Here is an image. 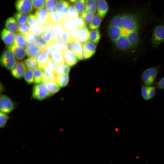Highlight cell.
Masks as SVG:
<instances>
[{"instance_id": "1", "label": "cell", "mask_w": 164, "mask_h": 164, "mask_svg": "<svg viewBox=\"0 0 164 164\" xmlns=\"http://www.w3.org/2000/svg\"><path fill=\"white\" fill-rule=\"evenodd\" d=\"M51 95L43 83L36 84L34 85L32 93V96L33 99L42 101Z\"/></svg>"}, {"instance_id": "2", "label": "cell", "mask_w": 164, "mask_h": 164, "mask_svg": "<svg viewBox=\"0 0 164 164\" xmlns=\"http://www.w3.org/2000/svg\"><path fill=\"white\" fill-rule=\"evenodd\" d=\"M158 73L157 67H152L145 70L142 72L141 76V80L146 86H151L154 82Z\"/></svg>"}, {"instance_id": "3", "label": "cell", "mask_w": 164, "mask_h": 164, "mask_svg": "<svg viewBox=\"0 0 164 164\" xmlns=\"http://www.w3.org/2000/svg\"><path fill=\"white\" fill-rule=\"evenodd\" d=\"M151 41L152 45L155 47H158L164 42V25H158L154 28Z\"/></svg>"}, {"instance_id": "4", "label": "cell", "mask_w": 164, "mask_h": 164, "mask_svg": "<svg viewBox=\"0 0 164 164\" xmlns=\"http://www.w3.org/2000/svg\"><path fill=\"white\" fill-rule=\"evenodd\" d=\"M16 105L8 96L2 94L0 98V110L1 112L9 114L16 108Z\"/></svg>"}, {"instance_id": "5", "label": "cell", "mask_w": 164, "mask_h": 164, "mask_svg": "<svg viewBox=\"0 0 164 164\" xmlns=\"http://www.w3.org/2000/svg\"><path fill=\"white\" fill-rule=\"evenodd\" d=\"M0 63L3 67L8 70H11L15 65L16 61L15 56L9 50H6L2 53Z\"/></svg>"}, {"instance_id": "6", "label": "cell", "mask_w": 164, "mask_h": 164, "mask_svg": "<svg viewBox=\"0 0 164 164\" xmlns=\"http://www.w3.org/2000/svg\"><path fill=\"white\" fill-rule=\"evenodd\" d=\"M83 46L84 59L90 58L96 52L97 45L90 41L83 43Z\"/></svg>"}, {"instance_id": "7", "label": "cell", "mask_w": 164, "mask_h": 164, "mask_svg": "<svg viewBox=\"0 0 164 164\" xmlns=\"http://www.w3.org/2000/svg\"><path fill=\"white\" fill-rule=\"evenodd\" d=\"M26 66L24 63L17 61L11 69V73L13 77L16 78H20L23 76L26 70Z\"/></svg>"}, {"instance_id": "8", "label": "cell", "mask_w": 164, "mask_h": 164, "mask_svg": "<svg viewBox=\"0 0 164 164\" xmlns=\"http://www.w3.org/2000/svg\"><path fill=\"white\" fill-rule=\"evenodd\" d=\"M30 0H17L15 2L16 9L26 13L31 12L33 10Z\"/></svg>"}, {"instance_id": "9", "label": "cell", "mask_w": 164, "mask_h": 164, "mask_svg": "<svg viewBox=\"0 0 164 164\" xmlns=\"http://www.w3.org/2000/svg\"><path fill=\"white\" fill-rule=\"evenodd\" d=\"M70 6L69 3L66 0H62L57 2L55 9L62 19L67 16Z\"/></svg>"}, {"instance_id": "10", "label": "cell", "mask_w": 164, "mask_h": 164, "mask_svg": "<svg viewBox=\"0 0 164 164\" xmlns=\"http://www.w3.org/2000/svg\"><path fill=\"white\" fill-rule=\"evenodd\" d=\"M7 47L17 60H22L25 57L26 53L25 49L24 47L17 46L14 43L8 46Z\"/></svg>"}, {"instance_id": "11", "label": "cell", "mask_w": 164, "mask_h": 164, "mask_svg": "<svg viewBox=\"0 0 164 164\" xmlns=\"http://www.w3.org/2000/svg\"><path fill=\"white\" fill-rule=\"evenodd\" d=\"M141 92L142 96L145 101L149 100L154 97L156 94L155 87L151 86H142L141 87Z\"/></svg>"}, {"instance_id": "12", "label": "cell", "mask_w": 164, "mask_h": 164, "mask_svg": "<svg viewBox=\"0 0 164 164\" xmlns=\"http://www.w3.org/2000/svg\"><path fill=\"white\" fill-rule=\"evenodd\" d=\"M69 44L70 49L75 54L78 59H84L82 43L79 41H73Z\"/></svg>"}, {"instance_id": "13", "label": "cell", "mask_w": 164, "mask_h": 164, "mask_svg": "<svg viewBox=\"0 0 164 164\" xmlns=\"http://www.w3.org/2000/svg\"><path fill=\"white\" fill-rule=\"evenodd\" d=\"M25 50L28 56L36 58L41 52L40 47L33 42L28 43L26 46Z\"/></svg>"}, {"instance_id": "14", "label": "cell", "mask_w": 164, "mask_h": 164, "mask_svg": "<svg viewBox=\"0 0 164 164\" xmlns=\"http://www.w3.org/2000/svg\"><path fill=\"white\" fill-rule=\"evenodd\" d=\"M1 37L3 42L7 46L11 45L14 43L15 35L8 29H3L1 32Z\"/></svg>"}, {"instance_id": "15", "label": "cell", "mask_w": 164, "mask_h": 164, "mask_svg": "<svg viewBox=\"0 0 164 164\" xmlns=\"http://www.w3.org/2000/svg\"><path fill=\"white\" fill-rule=\"evenodd\" d=\"M63 53L66 64L70 67H72L77 64L78 59L70 49H68Z\"/></svg>"}, {"instance_id": "16", "label": "cell", "mask_w": 164, "mask_h": 164, "mask_svg": "<svg viewBox=\"0 0 164 164\" xmlns=\"http://www.w3.org/2000/svg\"><path fill=\"white\" fill-rule=\"evenodd\" d=\"M49 12L46 8L45 7L37 9L35 12V15L40 26L47 21Z\"/></svg>"}, {"instance_id": "17", "label": "cell", "mask_w": 164, "mask_h": 164, "mask_svg": "<svg viewBox=\"0 0 164 164\" xmlns=\"http://www.w3.org/2000/svg\"><path fill=\"white\" fill-rule=\"evenodd\" d=\"M109 9L108 5L106 0H100L97 4V14L101 18L103 19Z\"/></svg>"}, {"instance_id": "18", "label": "cell", "mask_w": 164, "mask_h": 164, "mask_svg": "<svg viewBox=\"0 0 164 164\" xmlns=\"http://www.w3.org/2000/svg\"><path fill=\"white\" fill-rule=\"evenodd\" d=\"M108 34L110 39L113 42L121 36V32L120 27L109 25Z\"/></svg>"}, {"instance_id": "19", "label": "cell", "mask_w": 164, "mask_h": 164, "mask_svg": "<svg viewBox=\"0 0 164 164\" xmlns=\"http://www.w3.org/2000/svg\"><path fill=\"white\" fill-rule=\"evenodd\" d=\"M50 58L46 50L41 51L37 56L36 59L38 68L43 69Z\"/></svg>"}, {"instance_id": "20", "label": "cell", "mask_w": 164, "mask_h": 164, "mask_svg": "<svg viewBox=\"0 0 164 164\" xmlns=\"http://www.w3.org/2000/svg\"><path fill=\"white\" fill-rule=\"evenodd\" d=\"M5 26L8 29L14 33H16L19 31V26L15 19L13 17L9 18L6 21Z\"/></svg>"}, {"instance_id": "21", "label": "cell", "mask_w": 164, "mask_h": 164, "mask_svg": "<svg viewBox=\"0 0 164 164\" xmlns=\"http://www.w3.org/2000/svg\"><path fill=\"white\" fill-rule=\"evenodd\" d=\"M70 67L66 64H57L54 73L57 75L68 74L70 70Z\"/></svg>"}, {"instance_id": "22", "label": "cell", "mask_w": 164, "mask_h": 164, "mask_svg": "<svg viewBox=\"0 0 164 164\" xmlns=\"http://www.w3.org/2000/svg\"><path fill=\"white\" fill-rule=\"evenodd\" d=\"M50 58L53 60L57 64H66L63 53L57 50L52 54Z\"/></svg>"}, {"instance_id": "23", "label": "cell", "mask_w": 164, "mask_h": 164, "mask_svg": "<svg viewBox=\"0 0 164 164\" xmlns=\"http://www.w3.org/2000/svg\"><path fill=\"white\" fill-rule=\"evenodd\" d=\"M102 19L97 14L94 15L88 24V27L91 30L98 29L101 24Z\"/></svg>"}, {"instance_id": "24", "label": "cell", "mask_w": 164, "mask_h": 164, "mask_svg": "<svg viewBox=\"0 0 164 164\" xmlns=\"http://www.w3.org/2000/svg\"><path fill=\"white\" fill-rule=\"evenodd\" d=\"M47 21L53 25L61 22L62 18L56 11H53L49 12Z\"/></svg>"}, {"instance_id": "25", "label": "cell", "mask_w": 164, "mask_h": 164, "mask_svg": "<svg viewBox=\"0 0 164 164\" xmlns=\"http://www.w3.org/2000/svg\"><path fill=\"white\" fill-rule=\"evenodd\" d=\"M44 83L51 95L56 93L60 89V87L56 82L49 81Z\"/></svg>"}, {"instance_id": "26", "label": "cell", "mask_w": 164, "mask_h": 164, "mask_svg": "<svg viewBox=\"0 0 164 164\" xmlns=\"http://www.w3.org/2000/svg\"><path fill=\"white\" fill-rule=\"evenodd\" d=\"M101 38V33L98 29H92L89 31V39L90 41L95 44H97Z\"/></svg>"}, {"instance_id": "27", "label": "cell", "mask_w": 164, "mask_h": 164, "mask_svg": "<svg viewBox=\"0 0 164 164\" xmlns=\"http://www.w3.org/2000/svg\"><path fill=\"white\" fill-rule=\"evenodd\" d=\"M27 42L24 35L20 32L15 34L14 43L15 44L24 47L26 46Z\"/></svg>"}, {"instance_id": "28", "label": "cell", "mask_w": 164, "mask_h": 164, "mask_svg": "<svg viewBox=\"0 0 164 164\" xmlns=\"http://www.w3.org/2000/svg\"><path fill=\"white\" fill-rule=\"evenodd\" d=\"M97 8L96 2L92 0H86L85 11L87 12L94 14Z\"/></svg>"}, {"instance_id": "29", "label": "cell", "mask_w": 164, "mask_h": 164, "mask_svg": "<svg viewBox=\"0 0 164 164\" xmlns=\"http://www.w3.org/2000/svg\"><path fill=\"white\" fill-rule=\"evenodd\" d=\"M36 58L29 57L24 61L26 67L29 69L34 70L38 68V65Z\"/></svg>"}, {"instance_id": "30", "label": "cell", "mask_w": 164, "mask_h": 164, "mask_svg": "<svg viewBox=\"0 0 164 164\" xmlns=\"http://www.w3.org/2000/svg\"><path fill=\"white\" fill-rule=\"evenodd\" d=\"M89 31L86 27L80 29L79 41L82 43L88 41L89 39Z\"/></svg>"}, {"instance_id": "31", "label": "cell", "mask_w": 164, "mask_h": 164, "mask_svg": "<svg viewBox=\"0 0 164 164\" xmlns=\"http://www.w3.org/2000/svg\"><path fill=\"white\" fill-rule=\"evenodd\" d=\"M69 81L68 74L57 75L56 83L60 87L66 86Z\"/></svg>"}, {"instance_id": "32", "label": "cell", "mask_w": 164, "mask_h": 164, "mask_svg": "<svg viewBox=\"0 0 164 164\" xmlns=\"http://www.w3.org/2000/svg\"><path fill=\"white\" fill-rule=\"evenodd\" d=\"M61 23L64 29L69 31L74 26L73 19L67 16L62 19Z\"/></svg>"}, {"instance_id": "33", "label": "cell", "mask_w": 164, "mask_h": 164, "mask_svg": "<svg viewBox=\"0 0 164 164\" xmlns=\"http://www.w3.org/2000/svg\"><path fill=\"white\" fill-rule=\"evenodd\" d=\"M60 39L68 44H70L73 41L70 31L65 29L60 35Z\"/></svg>"}, {"instance_id": "34", "label": "cell", "mask_w": 164, "mask_h": 164, "mask_svg": "<svg viewBox=\"0 0 164 164\" xmlns=\"http://www.w3.org/2000/svg\"><path fill=\"white\" fill-rule=\"evenodd\" d=\"M56 78L57 75L55 73H49L43 71L42 82L49 81L56 82Z\"/></svg>"}, {"instance_id": "35", "label": "cell", "mask_w": 164, "mask_h": 164, "mask_svg": "<svg viewBox=\"0 0 164 164\" xmlns=\"http://www.w3.org/2000/svg\"><path fill=\"white\" fill-rule=\"evenodd\" d=\"M109 25L121 27L122 26V14L113 17L110 20Z\"/></svg>"}, {"instance_id": "36", "label": "cell", "mask_w": 164, "mask_h": 164, "mask_svg": "<svg viewBox=\"0 0 164 164\" xmlns=\"http://www.w3.org/2000/svg\"><path fill=\"white\" fill-rule=\"evenodd\" d=\"M34 76V82L36 84L42 82L43 71L42 69L37 68L33 70Z\"/></svg>"}, {"instance_id": "37", "label": "cell", "mask_w": 164, "mask_h": 164, "mask_svg": "<svg viewBox=\"0 0 164 164\" xmlns=\"http://www.w3.org/2000/svg\"><path fill=\"white\" fill-rule=\"evenodd\" d=\"M15 19L19 24L26 23L27 15L26 13L19 12L15 13L14 15Z\"/></svg>"}, {"instance_id": "38", "label": "cell", "mask_w": 164, "mask_h": 164, "mask_svg": "<svg viewBox=\"0 0 164 164\" xmlns=\"http://www.w3.org/2000/svg\"><path fill=\"white\" fill-rule=\"evenodd\" d=\"M54 43L56 50L62 52L68 49L69 47L68 44L60 39L56 41Z\"/></svg>"}, {"instance_id": "39", "label": "cell", "mask_w": 164, "mask_h": 164, "mask_svg": "<svg viewBox=\"0 0 164 164\" xmlns=\"http://www.w3.org/2000/svg\"><path fill=\"white\" fill-rule=\"evenodd\" d=\"M86 0H77L74 3V5L79 15L85 11Z\"/></svg>"}, {"instance_id": "40", "label": "cell", "mask_w": 164, "mask_h": 164, "mask_svg": "<svg viewBox=\"0 0 164 164\" xmlns=\"http://www.w3.org/2000/svg\"><path fill=\"white\" fill-rule=\"evenodd\" d=\"M56 64L53 60L50 58L43 69V71L49 73H54Z\"/></svg>"}, {"instance_id": "41", "label": "cell", "mask_w": 164, "mask_h": 164, "mask_svg": "<svg viewBox=\"0 0 164 164\" xmlns=\"http://www.w3.org/2000/svg\"><path fill=\"white\" fill-rule=\"evenodd\" d=\"M54 36L53 33L51 31L43 32L41 36L42 39L46 44L54 42Z\"/></svg>"}, {"instance_id": "42", "label": "cell", "mask_w": 164, "mask_h": 164, "mask_svg": "<svg viewBox=\"0 0 164 164\" xmlns=\"http://www.w3.org/2000/svg\"><path fill=\"white\" fill-rule=\"evenodd\" d=\"M24 76L25 81L28 84H31L34 82L33 72L32 70L29 69L27 70Z\"/></svg>"}, {"instance_id": "43", "label": "cell", "mask_w": 164, "mask_h": 164, "mask_svg": "<svg viewBox=\"0 0 164 164\" xmlns=\"http://www.w3.org/2000/svg\"><path fill=\"white\" fill-rule=\"evenodd\" d=\"M73 20L74 26L79 29L87 27V24L80 16L76 18Z\"/></svg>"}, {"instance_id": "44", "label": "cell", "mask_w": 164, "mask_h": 164, "mask_svg": "<svg viewBox=\"0 0 164 164\" xmlns=\"http://www.w3.org/2000/svg\"><path fill=\"white\" fill-rule=\"evenodd\" d=\"M64 29L61 22L53 25L52 31L54 35L60 36Z\"/></svg>"}, {"instance_id": "45", "label": "cell", "mask_w": 164, "mask_h": 164, "mask_svg": "<svg viewBox=\"0 0 164 164\" xmlns=\"http://www.w3.org/2000/svg\"><path fill=\"white\" fill-rule=\"evenodd\" d=\"M79 14L74 5H70L67 14V16L70 18L74 19L79 16Z\"/></svg>"}, {"instance_id": "46", "label": "cell", "mask_w": 164, "mask_h": 164, "mask_svg": "<svg viewBox=\"0 0 164 164\" xmlns=\"http://www.w3.org/2000/svg\"><path fill=\"white\" fill-rule=\"evenodd\" d=\"M57 2L56 0H45V5L49 12L55 11Z\"/></svg>"}, {"instance_id": "47", "label": "cell", "mask_w": 164, "mask_h": 164, "mask_svg": "<svg viewBox=\"0 0 164 164\" xmlns=\"http://www.w3.org/2000/svg\"><path fill=\"white\" fill-rule=\"evenodd\" d=\"M8 114L0 112V127L2 128L5 127L10 117Z\"/></svg>"}, {"instance_id": "48", "label": "cell", "mask_w": 164, "mask_h": 164, "mask_svg": "<svg viewBox=\"0 0 164 164\" xmlns=\"http://www.w3.org/2000/svg\"><path fill=\"white\" fill-rule=\"evenodd\" d=\"M27 21L29 26L32 27L38 25L35 15L30 14L27 17Z\"/></svg>"}, {"instance_id": "49", "label": "cell", "mask_w": 164, "mask_h": 164, "mask_svg": "<svg viewBox=\"0 0 164 164\" xmlns=\"http://www.w3.org/2000/svg\"><path fill=\"white\" fill-rule=\"evenodd\" d=\"M70 32L73 41H79L80 29L74 26Z\"/></svg>"}, {"instance_id": "50", "label": "cell", "mask_w": 164, "mask_h": 164, "mask_svg": "<svg viewBox=\"0 0 164 164\" xmlns=\"http://www.w3.org/2000/svg\"><path fill=\"white\" fill-rule=\"evenodd\" d=\"M80 15V17L87 24L89 23L94 16V14L87 12L85 11Z\"/></svg>"}, {"instance_id": "51", "label": "cell", "mask_w": 164, "mask_h": 164, "mask_svg": "<svg viewBox=\"0 0 164 164\" xmlns=\"http://www.w3.org/2000/svg\"><path fill=\"white\" fill-rule=\"evenodd\" d=\"M34 8L38 9L44 7L45 0H30Z\"/></svg>"}, {"instance_id": "52", "label": "cell", "mask_w": 164, "mask_h": 164, "mask_svg": "<svg viewBox=\"0 0 164 164\" xmlns=\"http://www.w3.org/2000/svg\"><path fill=\"white\" fill-rule=\"evenodd\" d=\"M28 24V23H27ZM27 23L20 24L19 25L18 31L19 32L25 35L29 32V25Z\"/></svg>"}, {"instance_id": "53", "label": "cell", "mask_w": 164, "mask_h": 164, "mask_svg": "<svg viewBox=\"0 0 164 164\" xmlns=\"http://www.w3.org/2000/svg\"><path fill=\"white\" fill-rule=\"evenodd\" d=\"M43 33L50 32L52 30L53 25L49 22L47 21L45 23L40 26Z\"/></svg>"}, {"instance_id": "54", "label": "cell", "mask_w": 164, "mask_h": 164, "mask_svg": "<svg viewBox=\"0 0 164 164\" xmlns=\"http://www.w3.org/2000/svg\"><path fill=\"white\" fill-rule=\"evenodd\" d=\"M29 32L34 35L40 36L43 33L40 26L39 25L35 26L30 27L29 29Z\"/></svg>"}, {"instance_id": "55", "label": "cell", "mask_w": 164, "mask_h": 164, "mask_svg": "<svg viewBox=\"0 0 164 164\" xmlns=\"http://www.w3.org/2000/svg\"><path fill=\"white\" fill-rule=\"evenodd\" d=\"M56 50L54 42L46 44V50L50 56Z\"/></svg>"}, {"instance_id": "56", "label": "cell", "mask_w": 164, "mask_h": 164, "mask_svg": "<svg viewBox=\"0 0 164 164\" xmlns=\"http://www.w3.org/2000/svg\"><path fill=\"white\" fill-rule=\"evenodd\" d=\"M26 40L28 43L33 42L34 35L30 32L24 35Z\"/></svg>"}, {"instance_id": "57", "label": "cell", "mask_w": 164, "mask_h": 164, "mask_svg": "<svg viewBox=\"0 0 164 164\" xmlns=\"http://www.w3.org/2000/svg\"><path fill=\"white\" fill-rule=\"evenodd\" d=\"M157 86L159 89H164V76L157 82Z\"/></svg>"}, {"instance_id": "58", "label": "cell", "mask_w": 164, "mask_h": 164, "mask_svg": "<svg viewBox=\"0 0 164 164\" xmlns=\"http://www.w3.org/2000/svg\"><path fill=\"white\" fill-rule=\"evenodd\" d=\"M71 3H74L77 0H68Z\"/></svg>"}, {"instance_id": "59", "label": "cell", "mask_w": 164, "mask_h": 164, "mask_svg": "<svg viewBox=\"0 0 164 164\" xmlns=\"http://www.w3.org/2000/svg\"><path fill=\"white\" fill-rule=\"evenodd\" d=\"M92 0L97 2H98L100 0Z\"/></svg>"}, {"instance_id": "60", "label": "cell", "mask_w": 164, "mask_h": 164, "mask_svg": "<svg viewBox=\"0 0 164 164\" xmlns=\"http://www.w3.org/2000/svg\"><path fill=\"white\" fill-rule=\"evenodd\" d=\"M56 0L59 1H60V0Z\"/></svg>"}]
</instances>
